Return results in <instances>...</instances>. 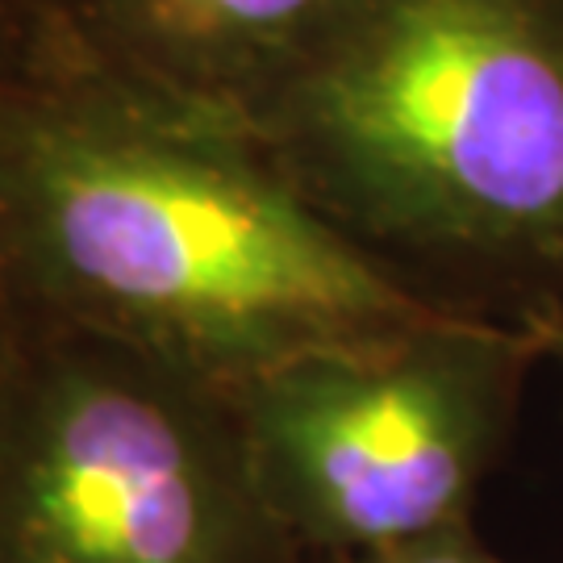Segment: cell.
Listing matches in <instances>:
<instances>
[{"instance_id":"obj_1","label":"cell","mask_w":563,"mask_h":563,"mask_svg":"<svg viewBox=\"0 0 563 563\" xmlns=\"http://www.w3.org/2000/svg\"><path fill=\"white\" fill-rule=\"evenodd\" d=\"M0 192L59 325L225 393L451 309L346 239L239 121L125 84L9 121Z\"/></svg>"},{"instance_id":"obj_2","label":"cell","mask_w":563,"mask_h":563,"mask_svg":"<svg viewBox=\"0 0 563 563\" xmlns=\"http://www.w3.org/2000/svg\"><path fill=\"white\" fill-rule=\"evenodd\" d=\"M242 130L430 301L563 305V0H360Z\"/></svg>"},{"instance_id":"obj_3","label":"cell","mask_w":563,"mask_h":563,"mask_svg":"<svg viewBox=\"0 0 563 563\" xmlns=\"http://www.w3.org/2000/svg\"><path fill=\"white\" fill-rule=\"evenodd\" d=\"M543 363L530 322L439 309L401 334L284 363L230 397L267 509L305 560L325 563L472 522Z\"/></svg>"},{"instance_id":"obj_4","label":"cell","mask_w":563,"mask_h":563,"mask_svg":"<svg viewBox=\"0 0 563 563\" xmlns=\"http://www.w3.org/2000/svg\"><path fill=\"white\" fill-rule=\"evenodd\" d=\"M0 563H309L234 397L59 325L0 380Z\"/></svg>"},{"instance_id":"obj_5","label":"cell","mask_w":563,"mask_h":563,"mask_svg":"<svg viewBox=\"0 0 563 563\" xmlns=\"http://www.w3.org/2000/svg\"><path fill=\"white\" fill-rule=\"evenodd\" d=\"M360 0H109L121 84L209 118L246 109Z\"/></svg>"},{"instance_id":"obj_6","label":"cell","mask_w":563,"mask_h":563,"mask_svg":"<svg viewBox=\"0 0 563 563\" xmlns=\"http://www.w3.org/2000/svg\"><path fill=\"white\" fill-rule=\"evenodd\" d=\"M325 563H514L497 555L493 547L476 534V522L443 530L422 543L397 547V551H376V555H355V560H325Z\"/></svg>"},{"instance_id":"obj_7","label":"cell","mask_w":563,"mask_h":563,"mask_svg":"<svg viewBox=\"0 0 563 563\" xmlns=\"http://www.w3.org/2000/svg\"><path fill=\"white\" fill-rule=\"evenodd\" d=\"M526 322L539 330V339H543V355L547 363L560 372L563 380V305H551V309H539V313H530Z\"/></svg>"},{"instance_id":"obj_8","label":"cell","mask_w":563,"mask_h":563,"mask_svg":"<svg viewBox=\"0 0 563 563\" xmlns=\"http://www.w3.org/2000/svg\"><path fill=\"white\" fill-rule=\"evenodd\" d=\"M13 355H18V342L9 339V330H4V322H0V380H4V372H9Z\"/></svg>"}]
</instances>
